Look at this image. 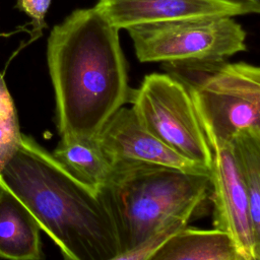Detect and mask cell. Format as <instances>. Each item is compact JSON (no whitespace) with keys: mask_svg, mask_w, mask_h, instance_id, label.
Here are the masks:
<instances>
[{"mask_svg":"<svg viewBox=\"0 0 260 260\" xmlns=\"http://www.w3.org/2000/svg\"><path fill=\"white\" fill-rule=\"evenodd\" d=\"M47 63L61 138L94 139L131 88L119 29L93 6L72 11L47 42Z\"/></svg>","mask_w":260,"mask_h":260,"instance_id":"6da1fadb","label":"cell"},{"mask_svg":"<svg viewBox=\"0 0 260 260\" xmlns=\"http://www.w3.org/2000/svg\"><path fill=\"white\" fill-rule=\"evenodd\" d=\"M0 184L28 209L40 229L72 260H108L121 253L112 216L100 192L71 175L31 136L21 142Z\"/></svg>","mask_w":260,"mask_h":260,"instance_id":"7a4b0ae2","label":"cell"},{"mask_svg":"<svg viewBox=\"0 0 260 260\" xmlns=\"http://www.w3.org/2000/svg\"><path fill=\"white\" fill-rule=\"evenodd\" d=\"M99 192L125 252L169 223L190 221L200 213L211 193L210 174L161 166L113 167L110 180Z\"/></svg>","mask_w":260,"mask_h":260,"instance_id":"3957f363","label":"cell"},{"mask_svg":"<svg viewBox=\"0 0 260 260\" xmlns=\"http://www.w3.org/2000/svg\"><path fill=\"white\" fill-rule=\"evenodd\" d=\"M188 89L205 134L231 143L244 133H260V69L225 60L167 63Z\"/></svg>","mask_w":260,"mask_h":260,"instance_id":"277c9868","label":"cell"},{"mask_svg":"<svg viewBox=\"0 0 260 260\" xmlns=\"http://www.w3.org/2000/svg\"><path fill=\"white\" fill-rule=\"evenodd\" d=\"M139 123L177 154L210 171L212 153L185 85L169 73L146 75L131 90L130 100Z\"/></svg>","mask_w":260,"mask_h":260,"instance_id":"5b68a950","label":"cell"},{"mask_svg":"<svg viewBox=\"0 0 260 260\" xmlns=\"http://www.w3.org/2000/svg\"><path fill=\"white\" fill-rule=\"evenodd\" d=\"M140 62H210L246 51V31L230 16H202L127 29Z\"/></svg>","mask_w":260,"mask_h":260,"instance_id":"8992f818","label":"cell"},{"mask_svg":"<svg viewBox=\"0 0 260 260\" xmlns=\"http://www.w3.org/2000/svg\"><path fill=\"white\" fill-rule=\"evenodd\" d=\"M205 135L212 153L210 195L213 203V229L231 238L237 253L260 258V246L253 233L248 196L232 144Z\"/></svg>","mask_w":260,"mask_h":260,"instance_id":"52a82bcc","label":"cell"},{"mask_svg":"<svg viewBox=\"0 0 260 260\" xmlns=\"http://www.w3.org/2000/svg\"><path fill=\"white\" fill-rule=\"evenodd\" d=\"M113 167L161 166L186 172L210 174L177 154L151 135L137 120L133 110L122 107L95 137Z\"/></svg>","mask_w":260,"mask_h":260,"instance_id":"ba28073f","label":"cell"},{"mask_svg":"<svg viewBox=\"0 0 260 260\" xmlns=\"http://www.w3.org/2000/svg\"><path fill=\"white\" fill-rule=\"evenodd\" d=\"M117 29L202 16L258 13L260 6L233 0H99L94 6Z\"/></svg>","mask_w":260,"mask_h":260,"instance_id":"9c48e42d","label":"cell"},{"mask_svg":"<svg viewBox=\"0 0 260 260\" xmlns=\"http://www.w3.org/2000/svg\"><path fill=\"white\" fill-rule=\"evenodd\" d=\"M40 231L24 204L0 184V258L44 260Z\"/></svg>","mask_w":260,"mask_h":260,"instance_id":"30bf717a","label":"cell"},{"mask_svg":"<svg viewBox=\"0 0 260 260\" xmlns=\"http://www.w3.org/2000/svg\"><path fill=\"white\" fill-rule=\"evenodd\" d=\"M231 238L215 229L184 226L156 247L145 260H234Z\"/></svg>","mask_w":260,"mask_h":260,"instance_id":"8fae6325","label":"cell"},{"mask_svg":"<svg viewBox=\"0 0 260 260\" xmlns=\"http://www.w3.org/2000/svg\"><path fill=\"white\" fill-rule=\"evenodd\" d=\"M52 154L71 175L98 192L113 173V165L95 138H61Z\"/></svg>","mask_w":260,"mask_h":260,"instance_id":"7c38bea8","label":"cell"},{"mask_svg":"<svg viewBox=\"0 0 260 260\" xmlns=\"http://www.w3.org/2000/svg\"><path fill=\"white\" fill-rule=\"evenodd\" d=\"M249 201L256 243L260 246V133H244L231 142Z\"/></svg>","mask_w":260,"mask_h":260,"instance_id":"4fadbf2b","label":"cell"},{"mask_svg":"<svg viewBox=\"0 0 260 260\" xmlns=\"http://www.w3.org/2000/svg\"><path fill=\"white\" fill-rule=\"evenodd\" d=\"M18 116L3 73H0V175L21 142Z\"/></svg>","mask_w":260,"mask_h":260,"instance_id":"5bb4252c","label":"cell"},{"mask_svg":"<svg viewBox=\"0 0 260 260\" xmlns=\"http://www.w3.org/2000/svg\"><path fill=\"white\" fill-rule=\"evenodd\" d=\"M188 222L189 221L185 219H177L169 223L167 226H165L162 230H160L158 233H156L153 237H151L143 244L135 247L134 249L121 252L117 256L112 257L108 260H145L156 247H158L170 236H172L179 230L183 229L184 226L188 225ZM63 258L64 260H72L65 256H63Z\"/></svg>","mask_w":260,"mask_h":260,"instance_id":"9a60e30c","label":"cell"},{"mask_svg":"<svg viewBox=\"0 0 260 260\" xmlns=\"http://www.w3.org/2000/svg\"><path fill=\"white\" fill-rule=\"evenodd\" d=\"M52 0H16L15 8L24 12L30 18V42L38 40L43 30L48 27L46 15Z\"/></svg>","mask_w":260,"mask_h":260,"instance_id":"2e32d148","label":"cell"},{"mask_svg":"<svg viewBox=\"0 0 260 260\" xmlns=\"http://www.w3.org/2000/svg\"><path fill=\"white\" fill-rule=\"evenodd\" d=\"M234 260H260V258H258V257H245V256L236 252V256H235Z\"/></svg>","mask_w":260,"mask_h":260,"instance_id":"e0dca14e","label":"cell"},{"mask_svg":"<svg viewBox=\"0 0 260 260\" xmlns=\"http://www.w3.org/2000/svg\"><path fill=\"white\" fill-rule=\"evenodd\" d=\"M233 1H239V2H245V3H250L256 6H260L259 5V1L258 0H233Z\"/></svg>","mask_w":260,"mask_h":260,"instance_id":"ac0fdd59","label":"cell"}]
</instances>
